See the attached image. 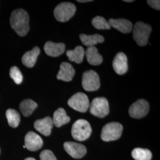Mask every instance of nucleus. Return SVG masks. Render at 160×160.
<instances>
[{
	"instance_id": "nucleus-1",
	"label": "nucleus",
	"mask_w": 160,
	"mask_h": 160,
	"mask_svg": "<svg viewBox=\"0 0 160 160\" xmlns=\"http://www.w3.org/2000/svg\"><path fill=\"white\" fill-rule=\"evenodd\" d=\"M10 24L12 29L20 36H24L29 31V16L23 9H17L12 12Z\"/></svg>"
},
{
	"instance_id": "nucleus-2",
	"label": "nucleus",
	"mask_w": 160,
	"mask_h": 160,
	"mask_svg": "<svg viewBox=\"0 0 160 160\" xmlns=\"http://www.w3.org/2000/svg\"><path fill=\"white\" fill-rule=\"evenodd\" d=\"M92 132L90 124L88 121L84 119H79L75 122L71 129L72 137L78 141H86L90 137Z\"/></svg>"
},
{
	"instance_id": "nucleus-3",
	"label": "nucleus",
	"mask_w": 160,
	"mask_h": 160,
	"mask_svg": "<svg viewBox=\"0 0 160 160\" xmlns=\"http://www.w3.org/2000/svg\"><path fill=\"white\" fill-rule=\"evenodd\" d=\"M150 25L138 22L134 26L133 30V38L139 46H145L148 43L149 36L151 32Z\"/></svg>"
},
{
	"instance_id": "nucleus-4",
	"label": "nucleus",
	"mask_w": 160,
	"mask_h": 160,
	"mask_svg": "<svg viewBox=\"0 0 160 160\" xmlns=\"http://www.w3.org/2000/svg\"><path fill=\"white\" fill-rule=\"evenodd\" d=\"M76 12V7L71 2H62L58 4L54 10V16L58 22H66L68 21Z\"/></svg>"
},
{
	"instance_id": "nucleus-5",
	"label": "nucleus",
	"mask_w": 160,
	"mask_h": 160,
	"mask_svg": "<svg viewBox=\"0 0 160 160\" xmlns=\"http://www.w3.org/2000/svg\"><path fill=\"white\" fill-rule=\"evenodd\" d=\"M123 131V126L118 122H111L106 124L102 129V139L109 142L120 138Z\"/></svg>"
},
{
	"instance_id": "nucleus-6",
	"label": "nucleus",
	"mask_w": 160,
	"mask_h": 160,
	"mask_svg": "<svg viewBox=\"0 0 160 160\" xmlns=\"http://www.w3.org/2000/svg\"><path fill=\"white\" fill-rule=\"evenodd\" d=\"M89 107L90 113L99 118H103L109 114V102L104 97L95 98Z\"/></svg>"
},
{
	"instance_id": "nucleus-7",
	"label": "nucleus",
	"mask_w": 160,
	"mask_h": 160,
	"mask_svg": "<svg viewBox=\"0 0 160 160\" xmlns=\"http://www.w3.org/2000/svg\"><path fill=\"white\" fill-rule=\"evenodd\" d=\"M82 86L87 92H94L97 90L100 86L99 76L95 71L89 70L82 75Z\"/></svg>"
},
{
	"instance_id": "nucleus-8",
	"label": "nucleus",
	"mask_w": 160,
	"mask_h": 160,
	"mask_svg": "<svg viewBox=\"0 0 160 160\" xmlns=\"http://www.w3.org/2000/svg\"><path fill=\"white\" fill-rule=\"evenodd\" d=\"M68 104L75 110L84 113L90 106V102L87 96L82 92H77L69 99Z\"/></svg>"
},
{
	"instance_id": "nucleus-9",
	"label": "nucleus",
	"mask_w": 160,
	"mask_h": 160,
	"mask_svg": "<svg viewBox=\"0 0 160 160\" xmlns=\"http://www.w3.org/2000/svg\"><path fill=\"white\" fill-rule=\"evenodd\" d=\"M149 105L143 99L138 100L133 103L129 109V114L132 118L141 119L148 113Z\"/></svg>"
},
{
	"instance_id": "nucleus-10",
	"label": "nucleus",
	"mask_w": 160,
	"mask_h": 160,
	"mask_svg": "<svg viewBox=\"0 0 160 160\" xmlns=\"http://www.w3.org/2000/svg\"><path fill=\"white\" fill-rule=\"evenodd\" d=\"M66 152L75 159L82 158L87 153L86 147L82 144L74 142H66L63 144Z\"/></svg>"
},
{
	"instance_id": "nucleus-11",
	"label": "nucleus",
	"mask_w": 160,
	"mask_h": 160,
	"mask_svg": "<svg viewBox=\"0 0 160 160\" xmlns=\"http://www.w3.org/2000/svg\"><path fill=\"white\" fill-rule=\"evenodd\" d=\"M26 148L30 151H36L43 146V140L39 135L33 132H29L24 138Z\"/></svg>"
},
{
	"instance_id": "nucleus-12",
	"label": "nucleus",
	"mask_w": 160,
	"mask_h": 160,
	"mask_svg": "<svg viewBox=\"0 0 160 160\" xmlns=\"http://www.w3.org/2000/svg\"><path fill=\"white\" fill-rule=\"evenodd\" d=\"M113 67L118 74L123 75L126 73L128 69V59L125 53L119 52L116 55L113 62Z\"/></svg>"
},
{
	"instance_id": "nucleus-13",
	"label": "nucleus",
	"mask_w": 160,
	"mask_h": 160,
	"mask_svg": "<svg viewBox=\"0 0 160 160\" xmlns=\"http://www.w3.org/2000/svg\"><path fill=\"white\" fill-rule=\"evenodd\" d=\"M53 126V123L52 122V119L49 116L42 119L36 120L34 123L35 129L46 137L51 135Z\"/></svg>"
},
{
	"instance_id": "nucleus-14",
	"label": "nucleus",
	"mask_w": 160,
	"mask_h": 160,
	"mask_svg": "<svg viewBox=\"0 0 160 160\" xmlns=\"http://www.w3.org/2000/svg\"><path fill=\"white\" fill-rule=\"evenodd\" d=\"M109 25L123 33H130L133 28L132 23L126 19H109Z\"/></svg>"
},
{
	"instance_id": "nucleus-15",
	"label": "nucleus",
	"mask_w": 160,
	"mask_h": 160,
	"mask_svg": "<svg viewBox=\"0 0 160 160\" xmlns=\"http://www.w3.org/2000/svg\"><path fill=\"white\" fill-rule=\"evenodd\" d=\"M75 72L74 69L70 63L63 62L60 65V69L57 77L58 80L69 82L72 80Z\"/></svg>"
},
{
	"instance_id": "nucleus-16",
	"label": "nucleus",
	"mask_w": 160,
	"mask_h": 160,
	"mask_svg": "<svg viewBox=\"0 0 160 160\" xmlns=\"http://www.w3.org/2000/svg\"><path fill=\"white\" fill-rule=\"evenodd\" d=\"M44 50L48 56L57 57L62 55L65 50V45L62 43H53L51 41L46 42Z\"/></svg>"
},
{
	"instance_id": "nucleus-17",
	"label": "nucleus",
	"mask_w": 160,
	"mask_h": 160,
	"mask_svg": "<svg viewBox=\"0 0 160 160\" xmlns=\"http://www.w3.org/2000/svg\"><path fill=\"white\" fill-rule=\"evenodd\" d=\"M85 55L87 61L92 65H99L103 62L102 56L94 46L88 47L85 51Z\"/></svg>"
},
{
	"instance_id": "nucleus-18",
	"label": "nucleus",
	"mask_w": 160,
	"mask_h": 160,
	"mask_svg": "<svg viewBox=\"0 0 160 160\" xmlns=\"http://www.w3.org/2000/svg\"><path fill=\"white\" fill-rule=\"evenodd\" d=\"M40 52V49L38 46H36L32 51L26 52L23 55L22 59L24 65L28 68L34 67Z\"/></svg>"
},
{
	"instance_id": "nucleus-19",
	"label": "nucleus",
	"mask_w": 160,
	"mask_h": 160,
	"mask_svg": "<svg viewBox=\"0 0 160 160\" xmlns=\"http://www.w3.org/2000/svg\"><path fill=\"white\" fill-rule=\"evenodd\" d=\"M69 121L70 118L63 108H59L54 112L52 122L53 125L57 128H60L68 123Z\"/></svg>"
},
{
	"instance_id": "nucleus-20",
	"label": "nucleus",
	"mask_w": 160,
	"mask_h": 160,
	"mask_svg": "<svg viewBox=\"0 0 160 160\" xmlns=\"http://www.w3.org/2000/svg\"><path fill=\"white\" fill-rule=\"evenodd\" d=\"M80 38L82 43L84 45L87 46L88 48L94 46L97 43H103L104 40L102 36L98 34L93 35L81 34L80 35Z\"/></svg>"
},
{
	"instance_id": "nucleus-21",
	"label": "nucleus",
	"mask_w": 160,
	"mask_h": 160,
	"mask_svg": "<svg viewBox=\"0 0 160 160\" xmlns=\"http://www.w3.org/2000/svg\"><path fill=\"white\" fill-rule=\"evenodd\" d=\"M66 55L69 60L75 63H81L85 55V51L81 46H77L74 50H68L66 52Z\"/></svg>"
},
{
	"instance_id": "nucleus-22",
	"label": "nucleus",
	"mask_w": 160,
	"mask_h": 160,
	"mask_svg": "<svg viewBox=\"0 0 160 160\" xmlns=\"http://www.w3.org/2000/svg\"><path fill=\"white\" fill-rule=\"evenodd\" d=\"M37 107L38 104L31 99H26L20 104V110L25 117H28L32 114Z\"/></svg>"
},
{
	"instance_id": "nucleus-23",
	"label": "nucleus",
	"mask_w": 160,
	"mask_h": 160,
	"mask_svg": "<svg viewBox=\"0 0 160 160\" xmlns=\"http://www.w3.org/2000/svg\"><path fill=\"white\" fill-rule=\"evenodd\" d=\"M132 157L135 160H151L152 153L147 149L137 148L132 151Z\"/></svg>"
},
{
	"instance_id": "nucleus-24",
	"label": "nucleus",
	"mask_w": 160,
	"mask_h": 160,
	"mask_svg": "<svg viewBox=\"0 0 160 160\" xmlns=\"http://www.w3.org/2000/svg\"><path fill=\"white\" fill-rule=\"evenodd\" d=\"M6 117L8 125L12 128H17L20 122V115L14 109H8L6 111Z\"/></svg>"
},
{
	"instance_id": "nucleus-25",
	"label": "nucleus",
	"mask_w": 160,
	"mask_h": 160,
	"mask_svg": "<svg viewBox=\"0 0 160 160\" xmlns=\"http://www.w3.org/2000/svg\"><path fill=\"white\" fill-rule=\"evenodd\" d=\"M92 26L98 30H109L111 28L108 22L103 17L96 16L92 21Z\"/></svg>"
},
{
	"instance_id": "nucleus-26",
	"label": "nucleus",
	"mask_w": 160,
	"mask_h": 160,
	"mask_svg": "<svg viewBox=\"0 0 160 160\" xmlns=\"http://www.w3.org/2000/svg\"><path fill=\"white\" fill-rule=\"evenodd\" d=\"M10 76L17 84H20L23 81V75L17 67H12L10 71Z\"/></svg>"
},
{
	"instance_id": "nucleus-27",
	"label": "nucleus",
	"mask_w": 160,
	"mask_h": 160,
	"mask_svg": "<svg viewBox=\"0 0 160 160\" xmlns=\"http://www.w3.org/2000/svg\"><path fill=\"white\" fill-rule=\"evenodd\" d=\"M40 160H57L55 155L49 149L43 151L40 154Z\"/></svg>"
},
{
	"instance_id": "nucleus-28",
	"label": "nucleus",
	"mask_w": 160,
	"mask_h": 160,
	"mask_svg": "<svg viewBox=\"0 0 160 160\" xmlns=\"http://www.w3.org/2000/svg\"><path fill=\"white\" fill-rule=\"evenodd\" d=\"M147 2L152 8L157 10H160V1L159 0H149Z\"/></svg>"
},
{
	"instance_id": "nucleus-29",
	"label": "nucleus",
	"mask_w": 160,
	"mask_h": 160,
	"mask_svg": "<svg viewBox=\"0 0 160 160\" xmlns=\"http://www.w3.org/2000/svg\"><path fill=\"white\" fill-rule=\"evenodd\" d=\"M92 1V0H81V1H80V0H78V2H91Z\"/></svg>"
},
{
	"instance_id": "nucleus-30",
	"label": "nucleus",
	"mask_w": 160,
	"mask_h": 160,
	"mask_svg": "<svg viewBox=\"0 0 160 160\" xmlns=\"http://www.w3.org/2000/svg\"><path fill=\"white\" fill-rule=\"evenodd\" d=\"M24 160H36L33 158H26Z\"/></svg>"
},
{
	"instance_id": "nucleus-31",
	"label": "nucleus",
	"mask_w": 160,
	"mask_h": 160,
	"mask_svg": "<svg viewBox=\"0 0 160 160\" xmlns=\"http://www.w3.org/2000/svg\"><path fill=\"white\" fill-rule=\"evenodd\" d=\"M124 1H125V2H133V0H129V1H127V0H125Z\"/></svg>"
}]
</instances>
